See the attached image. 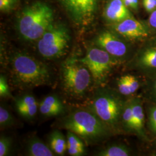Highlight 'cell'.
Instances as JSON below:
<instances>
[{"instance_id": "obj_1", "label": "cell", "mask_w": 156, "mask_h": 156, "mask_svg": "<svg viewBox=\"0 0 156 156\" xmlns=\"http://www.w3.org/2000/svg\"><path fill=\"white\" fill-rule=\"evenodd\" d=\"M9 67L12 83L19 89H33L51 82L48 66L26 53L15 52L10 57Z\"/></svg>"}, {"instance_id": "obj_2", "label": "cell", "mask_w": 156, "mask_h": 156, "mask_svg": "<svg viewBox=\"0 0 156 156\" xmlns=\"http://www.w3.org/2000/svg\"><path fill=\"white\" fill-rule=\"evenodd\" d=\"M62 127L80 137L88 144L101 142L114 134L105 123L90 109H79L70 113L62 122Z\"/></svg>"}, {"instance_id": "obj_3", "label": "cell", "mask_w": 156, "mask_h": 156, "mask_svg": "<svg viewBox=\"0 0 156 156\" xmlns=\"http://www.w3.org/2000/svg\"><path fill=\"white\" fill-rule=\"evenodd\" d=\"M53 22L51 8L45 2L38 1L23 9L17 21V30L26 41H38Z\"/></svg>"}, {"instance_id": "obj_4", "label": "cell", "mask_w": 156, "mask_h": 156, "mask_svg": "<svg viewBox=\"0 0 156 156\" xmlns=\"http://www.w3.org/2000/svg\"><path fill=\"white\" fill-rule=\"evenodd\" d=\"M118 91L101 86L90 102L89 109L100 117L113 133L122 129V115L126 101Z\"/></svg>"}, {"instance_id": "obj_5", "label": "cell", "mask_w": 156, "mask_h": 156, "mask_svg": "<svg viewBox=\"0 0 156 156\" xmlns=\"http://www.w3.org/2000/svg\"><path fill=\"white\" fill-rule=\"evenodd\" d=\"M61 81L64 91L71 97H83L92 82L91 74L80 58L71 57L61 66Z\"/></svg>"}, {"instance_id": "obj_6", "label": "cell", "mask_w": 156, "mask_h": 156, "mask_svg": "<svg viewBox=\"0 0 156 156\" xmlns=\"http://www.w3.org/2000/svg\"><path fill=\"white\" fill-rule=\"evenodd\" d=\"M70 41L67 27L60 23H53L37 41V49L44 58L58 59L66 54Z\"/></svg>"}, {"instance_id": "obj_7", "label": "cell", "mask_w": 156, "mask_h": 156, "mask_svg": "<svg viewBox=\"0 0 156 156\" xmlns=\"http://www.w3.org/2000/svg\"><path fill=\"white\" fill-rule=\"evenodd\" d=\"M80 60L88 68L93 83L99 87L106 83L114 67L119 62L105 50L96 45L89 47L86 55Z\"/></svg>"}, {"instance_id": "obj_8", "label": "cell", "mask_w": 156, "mask_h": 156, "mask_svg": "<svg viewBox=\"0 0 156 156\" xmlns=\"http://www.w3.org/2000/svg\"><path fill=\"white\" fill-rule=\"evenodd\" d=\"M73 22L86 27L94 20L99 0H58Z\"/></svg>"}, {"instance_id": "obj_9", "label": "cell", "mask_w": 156, "mask_h": 156, "mask_svg": "<svg viewBox=\"0 0 156 156\" xmlns=\"http://www.w3.org/2000/svg\"><path fill=\"white\" fill-rule=\"evenodd\" d=\"M122 38L112 30H104L95 37L94 44L122 62L129 53V46Z\"/></svg>"}, {"instance_id": "obj_10", "label": "cell", "mask_w": 156, "mask_h": 156, "mask_svg": "<svg viewBox=\"0 0 156 156\" xmlns=\"http://www.w3.org/2000/svg\"><path fill=\"white\" fill-rule=\"evenodd\" d=\"M111 30L124 39L130 41H141L147 38L149 31L145 25L133 16L120 22L111 24Z\"/></svg>"}, {"instance_id": "obj_11", "label": "cell", "mask_w": 156, "mask_h": 156, "mask_svg": "<svg viewBox=\"0 0 156 156\" xmlns=\"http://www.w3.org/2000/svg\"><path fill=\"white\" fill-rule=\"evenodd\" d=\"M129 66L146 76L156 73V45H149L140 50Z\"/></svg>"}, {"instance_id": "obj_12", "label": "cell", "mask_w": 156, "mask_h": 156, "mask_svg": "<svg viewBox=\"0 0 156 156\" xmlns=\"http://www.w3.org/2000/svg\"><path fill=\"white\" fill-rule=\"evenodd\" d=\"M103 16L107 22L111 24L133 16L123 0H108L104 9Z\"/></svg>"}, {"instance_id": "obj_13", "label": "cell", "mask_w": 156, "mask_h": 156, "mask_svg": "<svg viewBox=\"0 0 156 156\" xmlns=\"http://www.w3.org/2000/svg\"><path fill=\"white\" fill-rule=\"evenodd\" d=\"M15 107L21 117L26 120H32L39 109V104L34 95L25 94L15 99Z\"/></svg>"}, {"instance_id": "obj_14", "label": "cell", "mask_w": 156, "mask_h": 156, "mask_svg": "<svg viewBox=\"0 0 156 156\" xmlns=\"http://www.w3.org/2000/svg\"><path fill=\"white\" fill-rule=\"evenodd\" d=\"M131 98L134 116V134L143 140H148L145 129V114L142 98L136 96L131 97Z\"/></svg>"}, {"instance_id": "obj_15", "label": "cell", "mask_w": 156, "mask_h": 156, "mask_svg": "<svg viewBox=\"0 0 156 156\" xmlns=\"http://www.w3.org/2000/svg\"><path fill=\"white\" fill-rule=\"evenodd\" d=\"M39 112L46 117H55L62 114L66 109L64 104L56 95H49L39 103Z\"/></svg>"}, {"instance_id": "obj_16", "label": "cell", "mask_w": 156, "mask_h": 156, "mask_svg": "<svg viewBox=\"0 0 156 156\" xmlns=\"http://www.w3.org/2000/svg\"><path fill=\"white\" fill-rule=\"evenodd\" d=\"M26 153L29 156H53L56 154L47 145L37 136H34L27 140Z\"/></svg>"}, {"instance_id": "obj_17", "label": "cell", "mask_w": 156, "mask_h": 156, "mask_svg": "<svg viewBox=\"0 0 156 156\" xmlns=\"http://www.w3.org/2000/svg\"><path fill=\"white\" fill-rule=\"evenodd\" d=\"M140 83L137 77L127 74L117 79V91L123 96L133 94L140 89Z\"/></svg>"}, {"instance_id": "obj_18", "label": "cell", "mask_w": 156, "mask_h": 156, "mask_svg": "<svg viewBox=\"0 0 156 156\" xmlns=\"http://www.w3.org/2000/svg\"><path fill=\"white\" fill-rule=\"evenodd\" d=\"M48 145L56 155L64 156L67 151V138L60 131L54 130L49 135Z\"/></svg>"}, {"instance_id": "obj_19", "label": "cell", "mask_w": 156, "mask_h": 156, "mask_svg": "<svg viewBox=\"0 0 156 156\" xmlns=\"http://www.w3.org/2000/svg\"><path fill=\"white\" fill-rule=\"evenodd\" d=\"M67 151L72 156H82L86 154L84 140L76 134L68 131L67 134Z\"/></svg>"}, {"instance_id": "obj_20", "label": "cell", "mask_w": 156, "mask_h": 156, "mask_svg": "<svg viewBox=\"0 0 156 156\" xmlns=\"http://www.w3.org/2000/svg\"><path fill=\"white\" fill-rule=\"evenodd\" d=\"M122 128L127 133L135 134L134 116L133 112L132 98L126 100L122 115Z\"/></svg>"}, {"instance_id": "obj_21", "label": "cell", "mask_w": 156, "mask_h": 156, "mask_svg": "<svg viewBox=\"0 0 156 156\" xmlns=\"http://www.w3.org/2000/svg\"><path fill=\"white\" fill-rule=\"evenodd\" d=\"M131 149L124 144H113L108 145L99 151L96 156H129L133 154Z\"/></svg>"}, {"instance_id": "obj_22", "label": "cell", "mask_w": 156, "mask_h": 156, "mask_svg": "<svg viewBox=\"0 0 156 156\" xmlns=\"http://www.w3.org/2000/svg\"><path fill=\"white\" fill-rule=\"evenodd\" d=\"M146 77V94L151 101L156 104V73Z\"/></svg>"}, {"instance_id": "obj_23", "label": "cell", "mask_w": 156, "mask_h": 156, "mask_svg": "<svg viewBox=\"0 0 156 156\" xmlns=\"http://www.w3.org/2000/svg\"><path fill=\"white\" fill-rule=\"evenodd\" d=\"M15 124L11 113L4 106H0V126L2 128L11 127Z\"/></svg>"}, {"instance_id": "obj_24", "label": "cell", "mask_w": 156, "mask_h": 156, "mask_svg": "<svg viewBox=\"0 0 156 156\" xmlns=\"http://www.w3.org/2000/svg\"><path fill=\"white\" fill-rule=\"evenodd\" d=\"M12 146L11 137L1 135L0 138V156H8Z\"/></svg>"}, {"instance_id": "obj_25", "label": "cell", "mask_w": 156, "mask_h": 156, "mask_svg": "<svg viewBox=\"0 0 156 156\" xmlns=\"http://www.w3.org/2000/svg\"><path fill=\"white\" fill-rule=\"evenodd\" d=\"M147 117L148 128L151 133L156 135V104L149 108Z\"/></svg>"}, {"instance_id": "obj_26", "label": "cell", "mask_w": 156, "mask_h": 156, "mask_svg": "<svg viewBox=\"0 0 156 156\" xmlns=\"http://www.w3.org/2000/svg\"><path fill=\"white\" fill-rule=\"evenodd\" d=\"M0 96L1 98L11 97L7 79L4 75L0 76Z\"/></svg>"}, {"instance_id": "obj_27", "label": "cell", "mask_w": 156, "mask_h": 156, "mask_svg": "<svg viewBox=\"0 0 156 156\" xmlns=\"http://www.w3.org/2000/svg\"><path fill=\"white\" fill-rule=\"evenodd\" d=\"M19 0H0V10L8 12L13 10L17 5Z\"/></svg>"}, {"instance_id": "obj_28", "label": "cell", "mask_w": 156, "mask_h": 156, "mask_svg": "<svg viewBox=\"0 0 156 156\" xmlns=\"http://www.w3.org/2000/svg\"><path fill=\"white\" fill-rule=\"evenodd\" d=\"M125 5L128 9L137 10L139 6V0H123Z\"/></svg>"}, {"instance_id": "obj_29", "label": "cell", "mask_w": 156, "mask_h": 156, "mask_svg": "<svg viewBox=\"0 0 156 156\" xmlns=\"http://www.w3.org/2000/svg\"><path fill=\"white\" fill-rule=\"evenodd\" d=\"M143 6L146 11L151 13L156 9V0H151V1L143 3Z\"/></svg>"}, {"instance_id": "obj_30", "label": "cell", "mask_w": 156, "mask_h": 156, "mask_svg": "<svg viewBox=\"0 0 156 156\" xmlns=\"http://www.w3.org/2000/svg\"><path fill=\"white\" fill-rule=\"evenodd\" d=\"M148 21L149 26L152 28L156 29V9L151 12Z\"/></svg>"}, {"instance_id": "obj_31", "label": "cell", "mask_w": 156, "mask_h": 156, "mask_svg": "<svg viewBox=\"0 0 156 156\" xmlns=\"http://www.w3.org/2000/svg\"><path fill=\"white\" fill-rule=\"evenodd\" d=\"M151 0H142V3H145V2H147L149 1H151Z\"/></svg>"}, {"instance_id": "obj_32", "label": "cell", "mask_w": 156, "mask_h": 156, "mask_svg": "<svg viewBox=\"0 0 156 156\" xmlns=\"http://www.w3.org/2000/svg\"><path fill=\"white\" fill-rule=\"evenodd\" d=\"M153 156H156V153H154V154H153Z\"/></svg>"}, {"instance_id": "obj_33", "label": "cell", "mask_w": 156, "mask_h": 156, "mask_svg": "<svg viewBox=\"0 0 156 156\" xmlns=\"http://www.w3.org/2000/svg\"><path fill=\"white\" fill-rule=\"evenodd\" d=\"M155 143H156V140H155Z\"/></svg>"}]
</instances>
